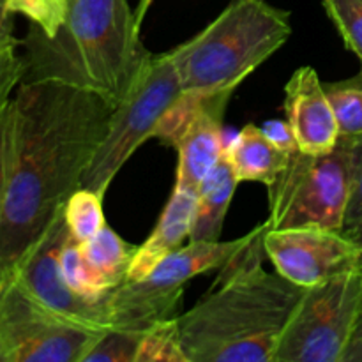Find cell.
<instances>
[{"instance_id": "obj_3", "label": "cell", "mask_w": 362, "mask_h": 362, "mask_svg": "<svg viewBox=\"0 0 362 362\" xmlns=\"http://www.w3.org/2000/svg\"><path fill=\"white\" fill-rule=\"evenodd\" d=\"M66 2V21L55 37L30 23L23 81H62L119 105L152 55L140 39L136 14L127 0Z\"/></svg>"}, {"instance_id": "obj_19", "label": "cell", "mask_w": 362, "mask_h": 362, "mask_svg": "<svg viewBox=\"0 0 362 362\" xmlns=\"http://www.w3.org/2000/svg\"><path fill=\"white\" fill-rule=\"evenodd\" d=\"M329 95L339 136L356 138L362 134V73L357 78L336 83H324Z\"/></svg>"}, {"instance_id": "obj_30", "label": "cell", "mask_w": 362, "mask_h": 362, "mask_svg": "<svg viewBox=\"0 0 362 362\" xmlns=\"http://www.w3.org/2000/svg\"><path fill=\"white\" fill-rule=\"evenodd\" d=\"M11 11L7 9V0H0V45L16 42L13 37V18Z\"/></svg>"}, {"instance_id": "obj_16", "label": "cell", "mask_w": 362, "mask_h": 362, "mask_svg": "<svg viewBox=\"0 0 362 362\" xmlns=\"http://www.w3.org/2000/svg\"><path fill=\"white\" fill-rule=\"evenodd\" d=\"M237 184L239 180L223 152V158L202 180L197 191L193 226H191V235L187 243L221 239L223 225H225Z\"/></svg>"}, {"instance_id": "obj_15", "label": "cell", "mask_w": 362, "mask_h": 362, "mask_svg": "<svg viewBox=\"0 0 362 362\" xmlns=\"http://www.w3.org/2000/svg\"><path fill=\"white\" fill-rule=\"evenodd\" d=\"M286 152L276 147L260 126L247 124L225 147L228 159L239 182H260L271 186L288 161Z\"/></svg>"}, {"instance_id": "obj_26", "label": "cell", "mask_w": 362, "mask_h": 362, "mask_svg": "<svg viewBox=\"0 0 362 362\" xmlns=\"http://www.w3.org/2000/svg\"><path fill=\"white\" fill-rule=\"evenodd\" d=\"M16 46L18 42L0 45V113L7 108L13 90L25 76L23 57L16 53Z\"/></svg>"}, {"instance_id": "obj_31", "label": "cell", "mask_w": 362, "mask_h": 362, "mask_svg": "<svg viewBox=\"0 0 362 362\" xmlns=\"http://www.w3.org/2000/svg\"><path fill=\"white\" fill-rule=\"evenodd\" d=\"M151 4H152V0H141L140 2V6H138V9H136V21H138V27H141V21H144V18H145V13H147L148 11V7H151Z\"/></svg>"}, {"instance_id": "obj_28", "label": "cell", "mask_w": 362, "mask_h": 362, "mask_svg": "<svg viewBox=\"0 0 362 362\" xmlns=\"http://www.w3.org/2000/svg\"><path fill=\"white\" fill-rule=\"evenodd\" d=\"M262 131L267 134L269 140L276 145L278 148H281L286 154H292L293 151H297L296 138H293L292 127L286 120H267L264 126H260Z\"/></svg>"}, {"instance_id": "obj_17", "label": "cell", "mask_w": 362, "mask_h": 362, "mask_svg": "<svg viewBox=\"0 0 362 362\" xmlns=\"http://www.w3.org/2000/svg\"><path fill=\"white\" fill-rule=\"evenodd\" d=\"M136 247L126 243L108 225L103 226L90 239L80 243L88 279L101 296H108L113 288L126 281L127 269Z\"/></svg>"}, {"instance_id": "obj_5", "label": "cell", "mask_w": 362, "mask_h": 362, "mask_svg": "<svg viewBox=\"0 0 362 362\" xmlns=\"http://www.w3.org/2000/svg\"><path fill=\"white\" fill-rule=\"evenodd\" d=\"M271 230L322 228L341 232L352 193V141L339 136L327 154L288 156L267 186Z\"/></svg>"}, {"instance_id": "obj_22", "label": "cell", "mask_w": 362, "mask_h": 362, "mask_svg": "<svg viewBox=\"0 0 362 362\" xmlns=\"http://www.w3.org/2000/svg\"><path fill=\"white\" fill-rule=\"evenodd\" d=\"M11 13H20L30 20L46 37H55L67 14L66 0H7Z\"/></svg>"}, {"instance_id": "obj_8", "label": "cell", "mask_w": 362, "mask_h": 362, "mask_svg": "<svg viewBox=\"0 0 362 362\" xmlns=\"http://www.w3.org/2000/svg\"><path fill=\"white\" fill-rule=\"evenodd\" d=\"M105 332L42 306L13 276L0 283V361L83 362Z\"/></svg>"}, {"instance_id": "obj_9", "label": "cell", "mask_w": 362, "mask_h": 362, "mask_svg": "<svg viewBox=\"0 0 362 362\" xmlns=\"http://www.w3.org/2000/svg\"><path fill=\"white\" fill-rule=\"evenodd\" d=\"M264 251L278 274L303 288L362 267L361 247L334 230L267 228Z\"/></svg>"}, {"instance_id": "obj_11", "label": "cell", "mask_w": 362, "mask_h": 362, "mask_svg": "<svg viewBox=\"0 0 362 362\" xmlns=\"http://www.w3.org/2000/svg\"><path fill=\"white\" fill-rule=\"evenodd\" d=\"M232 90L205 95L191 113L172 147L177 151L175 187L197 193L202 180L223 158V120Z\"/></svg>"}, {"instance_id": "obj_6", "label": "cell", "mask_w": 362, "mask_h": 362, "mask_svg": "<svg viewBox=\"0 0 362 362\" xmlns=\"http://www.w3.org/2000/svg\"><path fill=\"white\" fill-rule=\"evenodd\" d=\"M180 92L179 71L170 49L159 55L152 53L133 87L113 108L105 136L95 148L81 187L105 197L117 173L138 147L148 138H154L159 122Z\"/></svg>"}, {"instance_id": "obj_23", "label": "cell", "mask_w": 362, "mask_h": 362, "mask_svg": "<svg viewBox=\"0 0 362 362\" xmlns=\"http://www.w3.org/2000/svg\"><path fill=\"white\" fill-rule=\"evenodd\" d=\"M141 336L108 329L98 338L83 362H136Z\"/></svg>"}, {"instance_id": "obj_4", "label": "cell", "mask_w": 362, "mask_h": 362, "mask_svg": "<svg viewBox=\"0 0 362 362\" xmlns=\"http://www.w3.org/2000/svg\"><path fill=\"white\" fill-rule=\"evenodd\" d=\"M290 35L288 11L267 0H230L207 27L170 53L186 94L235 92Z\"/></svg>"}, {"instance_id": "obj_12", "label": "cell", "mask_w": 362, "mask_h": 362, "mask_svg": "<svg viewBox=\"0 0 362 362\" xmlns=\"http://www.w3.org/2000/svg\"><path fill=\"white\" fill-rule=\"evenodd\" d=\"M283 108L300 152L327 154L338 145V120L317 69L303 66L293 71L285 85Z\"/></svg>"}, {"instance_id": "obj_1", "label": "cell", "mask_w": 362, "mask_h": 362, "mask_svg": "<svg viewBox=\"0 0 362 362\" xmlns=\"http://www.w3.org/2000/svg\"><path fill=\"white\" fill-rule=\"evenodd\" d=\"M115 105L62 81H21L11 99L7 191L0 218V281L37 243L85 172Z\"/></svg>"}, {"instance_id": "obj_7", "label": "cell", "mask_w": 362, "mask_h": 362, "mask_svg": "<svg viewBox=\"0 0 362 362\" xmlns=\"http://www.w3.org/2000/svg\"><path fill=\"white\" fill-rule=\"evenodd\" d=\"M362 303V267L304 290L274 362H343Z\"/></svg>"}, {"instance_id": "obj_24", "label": "cell", "mask_w": 362, "mask_h": 362, "mask_svg": "<svg viewBox=\"0 0 362 362\" xmlns=\"http://www.w3.org/2000/svg\"><path fill=\"white\" fill-rule=\"evenodd\" d=\"M60 271H62L64 279L67 285L78 293V296L85 297L88 300H105L106 296H101L98 290L92 286L90 279H88L87 269H85L83 257L80 251V243L74 239L73 235H67L64 240L62 250H60Z\"/></svg>"}, {"instance_id": "obj_2", "label": "cell", "mask_w": 362, "mask_h": 362, "mask_svg": "<svg viewBox=\"0 0 362 362\" xmlns=\"http://www.w3.org/2000/svg\"><path fill=\"white\" fill-rule=\"evenodd\" d=\"M264 228L221 267L214 286L186 313L179 334L189 362H274L303 286L262 265Z\"/></svg>"}, {"instance_id": "obj_25", "label": "cell", "mask_w": 362, "mask_h": 362, "mask_svg": "<svg viewBox=\"0 0 362 362\" xmlns=\"http://www.w3.org/2000/svg\"><path fill=\"white\" fill-rule=\"evenodd\" d=\"M352 141V193L341 233L362 250V134Z\"/></svg>"}, {"instance_id": "obj_13", "label": "cell", "mask_w": 362, "mask_h": 362, "mask_svg": "<svg viewBox=\"0 0 362 362\" xmlns=\"http://www.w3.org/2000/svg\"><path fill=\"white\" fill-rule=\"evenodd\" d=\"M264 228V223L233 240H191L159 262L144 279L158 288L184 293L186 283L198 274L221 269L244 250Z\"/></svg>"}, {"instance_id": "obj_27", "label": "cell", "mask_w": 362, "mask_h": 362, "mask_svg": "<svg viewBox=\"0 0 362 362\" xmlns=\"http://www.w3.org/2000/svg\"><path fill=\"white\" fill-rule=\"evenodd\" d=\"M11 148V103L0 113V218H2L4 202L7 191V172H9Z\"/></svg>"}, {"instance_id": "obj_21", "label": "cell", "mask_w": 362, "mask_h": 362, "mask_svg": "<svg viewBox=\"0 0 362 362\" xmlns=\"http://www.w3.org/2000/svg\"><path fill=\"white\" fill-rule=\"evenodd\" d=\"M325 14L341 35L346 49L361 62L362 73V0H320Z\"/></svg>"}, {"instance_id": "obj_20", "label": "cell", "mask_w": 362, "mask_h": 362, "mask_svg": "<svg viewBox=\"0 0 362 362\" xmlns=\"http://www.w3.org/2000/svg\"><path fill=\"white\" fill-rule=\"evenodd\" d=\"M136 362H189L180 341L177 318L154 325L141 334Z\"/></svg>"}, {"instance_id": "obj_18", "label": "cell", "mask_w": 362, "mask_h": 362, "mask_svg": "<svg viewBox=\"0 0 362 362\" xmlns=\"http://www.w3.org/2000/svg\"><path fill=\"white\" fill-rule=\"evenodd\" d=\"M105 197L87 187H78L69 200L64 205V219L69 228V233L78 240L90 239L106 225L105 212H103Z\"/></svg>"}, {"instance_id": "obj_10", "label": "cell", "mask_w": 362, "mask_h": 362, "mask_svg": "<svg viewBox=\"0 0 362 362\" xmlns=\"http://www.w3.org/2000/svg\"><path fill=\"white\" fill-rule=\"evenodd\" d=\"M67 235H69V228H67L62 211L9 276L16 278L20 285L42 306L49 308L60 317L81 327L108 331L106 299H85L78 296L64 279L62 271H60V250Z\"/></svg>"}, {"instance_id": "obj_29", "label": "cell", "mask_w": 362, "mask_h": 362, "mask_svg": "<svg viewBox=\"0 0 362 362\" xmlns=\"http://www.w3.org/2000/svg\"><path fill=\"white\" fill-rule=\"evenodd\" d=\"M343 362H362V303L359 310V317H357L356 329H354L352 339L349 343Z\"/></svg>"}, {"instance_id": "obj_14", "label": "cell", "mask_w": 362, "mask_h": 362, "mask_svg": "<svg viewBox=\"0 0 362 362\" xmlns=\"http://www.w3.org/2000/svg\"><path fill=\"white\" fill-rule=\"evenodd\" d=\"M197 193L173 186L151 235L136 247L126 279H144L156 265L189 240Z\"/></svg>"}]
</instances>
